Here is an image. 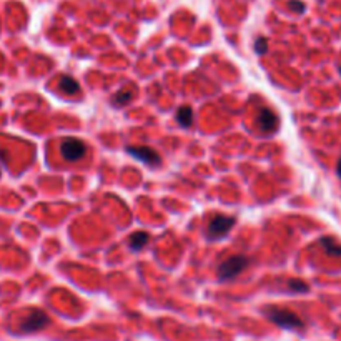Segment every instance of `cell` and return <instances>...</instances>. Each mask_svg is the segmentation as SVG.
Returning a JSON list of instances; mask_svg holds the SVG:
<instances>
[{
	"label": "cell",
	"instance_id": "cell-13",
	"mask_svg": "<svg viewBox=\"0 0 341 341\" xmlns=\"http://www.w3.org/2000/svg\"><path fill=\"white\" fill-rule=\"evenodd\" d=\"M288 286H290L291 291H296V293H304L308 290V285L299 280H290V283H288Z\"/></svg>",
	"mask_w": 341,
	"mask_h": 341
},
{
	"label": "cell",
	"instance_id": "cell-10",
	"mask_svg": "<svg viewBox=\"0 0 341 341\" xmlns=\"http://www.w3.org/2000/svg\"><path fill=\"white\" fill-rule=\"evenodd\" d=\"M177 122L180 123L182 127H190L193 123V110L190 107H182L178 108L177 112Z\"/></svg>",
	"mask_w": 341,
	"mask_h": 341
},
{
	"label": "cell",
	"instance_id": "cell-9",
	"mask_svg": "<svg viewBox=\"0 0 341 341\" xmlns=\"http://www.w3.org/2000/svg\"><path fill=\"white\" fill-rule=\"evenodd\" d=\"M60 89L64 90L65 94L74 95L80 90V85H79V82H75L72 77L64 75V77H60Z\"/></svg>",
	"mask_w": 341,
	"mask_h": 341
},
{
	"label": "cell",
	"instance_id": "cell-6",
	"mask_svg": "<svg viewBox=\"0 0 341 341\" xmlns=\"http://www.w3.org/2000/svg\"><path fill=\"white\" fill-rule=\"evenodd\" d=\"M49 323H50V318L47 314L40 311V309H35V311H32L25 318V321L22 323L20 328H22V331L25 333H34V331H39V329H44Z\"/></svg>",
	"mask_w": 341,
	"mask_h": 341
},
{
	"label": "cell",
	"instance_id": "cell-3",
	"mask_svg": "<svg viewBox=\"0 0 341 341\" xmlns=\"http://www.w3.org/2000/svg\"><path fill=\"white\" fill-rule=\"evenodd\" d=\"M235 226V218L233 216H226V215H215L211 216L206 226V235L211 240H218L221 236H225L226 233H230L231 228Z\"/></svg>",
	"mask_w": 341,
	"mask_h": 341
},
{
	"label": "cell",
	"instance_id": "cell-7",
	"mask_svg": "<svg viewBox=\"0 0 341 341\" xmlns=\"http://www.w3.org/2000/svg\"><path fill=\"white\" fill-rule=\"evenodd\" d=\"M258 125H260L261 132L271 133L278 125V118H276L275 113L270 110V108H261L260 115H258Z\"/></svg>",
	"mask_w": 341,
	"mask_h": 341
},
{
	"label": "cell",
	"instance_id": "cell-15",
	"mask_svg": "<svg viewBox=\"0 0 341 341\" xmlns=\"http://www.w3.org/2000/svg\"><path fill=\"white\" fill-rule=\"evenodd\" d=\"M290 9L294 10V12L301 14L303 10H304V5H303L301 2H296V0H291V2H290Z\"/></svg>",
	"mask_w": 341,
	"mask_h": 341
},
{
	"label": "cell",
	"instance_id": "cell-8",
	"mask_svg": "<svg viewBox=\"0 0 341 341\" xmlns=\"http://www.w3.org/2000/svg\"><path fill=\"white\" fill-rule=\"evenodd\" d=\"M148 241H150V235L147 231H135V233H132L130 238H128V245H130L133 251H138L142 250Z\"/></svg>",
	"mask_w": 341,
	"mask_h": 341
},
{
	"label": "cell",
	"instance_id": "cell-11",
	"mask_svg": "<svg viewBox=\"0 0 341 341\" xmlns=\"http://www.w3.org/2000/svg\"><path fill=\"white\" fill-rule=\"evenodd\" d=\"M321 246L324 248V251L329 253V255H336L341 256V245L338 243L334 238H321Z\"/></svg>",
	"mask_w": 341,
	"mask_h": 341
},
{
	"label": "cell",
	"instance_id": "cell-17",
	"mask_svg": "<svg viewBox=\"0 0 341 341\" xmlns=\"http://www.w3.org/2000/svg\"><path fill=\"white\" fill-rule=\"evenodd\" d=\"M339 72H341V67H339Z\"/></svg>",
	"mask_w": 341,
	"mask_h": 341
},
{
	"label": "cell",
	"instance_id": "cell-12",
	"mask_svg": "<svg viewBox=\"0 0 341 341\" xmlns=\"http://www.w3.org/2000/svg\"><path fill=\"white\" fill-rule=\"evenodd\" d=\"M132 100V92L130 90H123V92H118L117 95L112 97V103L117 107H123L127 105L128 102Z\"/></svg>",
	"mask_w": 341,
	"mask_h": 341
},
{
	"label": "cell",
	"instance_id": "cell-4",
	"mask_svg": "<svg viewBox=\"0 0 341 341\" xmlns=\"http://www.w3.org/2000/svg\"><path fill=\"white\" fill-rule=\"evenodd\" d=\"M60 152L67 162H77V160H82L85 157L87 147L84 142L77 140V138H65L60 145Z\"/></svg>",
	"mask_w": 341,
	"mask_h": 341
},
{
	"label": "cell",
	"instance_id": "cell-2",
	"mask_svg": "<svg viewBox=\"0 0 341 341\" xmlns=\"http://www.w3.org/2000/svg\"><path fill=\"white\" fill-rule=\"evenodd\" d=\"M248 265H250V261H248V258L243 255L230 256L218 266V276L221 280H231V278H235L236 275H240L241 271H245Z\"/></svg>",
	"mask_w": 341,
	"mask_h": 341
},
{
	"label": "cell",
	"instance_id": "cell-5",
	"mask_svg": "<svg viewBox=\"0 0 341 341\" xmlns=\"http://www.w3.org/2000/svg\"><path fill=\"white\" fill-rule=\"evenodd\" d=\"M127 152L132 155L133 158L140 160V162L147 163V165H152V167H155V165H160L162 163V158H160V155L155 152L153 148H150L147 145H140V147H128Z\"/></svg>",
	"mask_w": 341,
	"mask_h": 341
},
{
	"label": "cell",
	"instance_id": "cell-14",
	"mask_svg": "<svg viewBox=\"0 0 341 341\" xmlns=\"http://www.w3.org/2000/svg\"><path fill=\"white\" fill-rule=\"evenodd\" d=\"M268 50V42H266V39H256V42H255V52L258 55H261V54H265V52Z\"/></svg>",
	"mask_w": 341,
	"mask_h": 341
},
{
	"label": "cell",
	"instance_id": "cell-16",
	"mask_svg": "<svg viewBox=\"0 0 341 341\" xmlns=\"http://www.w3.org/2000/svg\"><path fill=\"white\" fill-rule=\"evenodd\" d=\"M336 173H338V177L341 178V160L338 162V167H336Z\"/></svg>",
	"mask_w": 341,
	"mask_h": 341
},
{
	"label": "cell",
	"instance_id": "cell-1",
	"mask_svg": "<svg viewBox=\"0 0 341 341\" xmlns=\"http://www.w3.org/2000/svg\"><path fill=\"white\" fill-rule=\"evenodd\" d=\"M265 314L268 319H271L273 323H276L281 328H290L296 329L303 326V321L298 314H294L290 309L285 308H278V306H268L265 308Z\"/></svg>",
	"mask_w": 341,
	"mask_h": 341
}]
</instances>
